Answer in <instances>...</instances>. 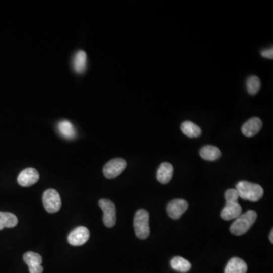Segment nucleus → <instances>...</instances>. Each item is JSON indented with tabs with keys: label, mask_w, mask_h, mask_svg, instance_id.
<instances>
[{
	"label": "nucleus",
	"mask_w": 273,
	"mask_h": 273,
	"mask_svg": "<svg viewBox=\"0 0 273 273\" xmlns=\"http://www.w3.org/2000/svg\"><path fill=\"white\" fill-rule=\"evenodd\" d=\"M256 218L257 214L254 211H248L245 214H241L231 226V233L236 236L244 235L254 224Z\"/></svg>",
	"instance_id": "1"
},
{
	"label": "nucleus",
	"mask_w": 273,
	"mask_h": 273,
	"mask_svg": "<svg viewBox=\"0 0 273 273\" xmlns=\"http://www.w3.org/2000/svg\"><path fill=\"white\" fill-rule=\"evenodd\" d=\"M236 190L240 198L251 202H257L263 196V189L260 185L248 181H240L237 184Z\"/></svg>",
	"instance_id": "2"
},
{
	"label": "nucleus",
	"mask_w": 273,
	"mask_h": 273,
	"mask_svg": "<svg viewBox=\"0 0 273 273\" xmlns=\"http://www.w3.org/2000/svg\"><path fill=\"white\" fill-rule=\"evenodd\" d=\"M149 213L146 210L136 211L133 220L135 233L139 239L145 240L150 235Z\"/></svg>",
	"instance_id": "3"
},
{
	"label": "nucleus",
	"mask_w": 273,
	"mask_h": 273,
	"mask_svg": "<svg viewBox=\"0 0 273 273\" xmlns=\"http://www.w3.org/2000/svg\"><path fill=\"white\" fill-rule=\"evenodd\" d=\"M43 204L46 211L49 214L58 212L61 207L59 193L54 189H48L43 193Z\"/></svg>",
	"instance_id": "4"
},
{
	"label": "nucleus",
	"mask_w": 273,
	"mask_h": 273,
	"mask_svg": "<svg viewBox=\"0 0 273 273\" xmlns=\"http://www.w3.org/2000/svg\"><path fill=\"white\" fill-rule=\"evenodd\" d=\"M99 206L103 212V220L107 228L113 227L116 223V208L115 204L107 199H102L99 201Z\"/></svg>",
	"instance_id": "5"
},
{
	"label": "nucleus",
	"mask_w": 273,
	"mask_h": 273,
	"mask_svg": "<svg viewBox=\"0 0 273 273\" xmlns=\"http://www.w3.org/2000/svg\"><path fill=\"white\" fill-rule=\"evenodd\" d=\"M127 167V162L121 158H115L108 162L103 167V175L108 179H113L122 173Z\"/></svg>",
	"instance_id": "6"
},
{
	"label": "nucleus",
	"mask_w": 273,
	"mask_h": 273,
	"mask_svg": "<svg viewBox=\"0 0 273 273\" xmlns=\"http://www.w3.org/2000/svg\"><path fill=\"white\" fill-rule=\"evenodd\" d=\"M188 209V202L183 199H175L169 202L167 213L170 218L178 220Z\"/></svg>",
	"instance_id": "7"
},
{
	"label": "nucleus",
	"mask_w": 273,
	"mask_h": 273,
	"mask_svg": "<svg viewBox=\"0 0 273 273\" xmlns=\"http://www.w3.org/2000/svg\"><path fill=\"white\" fill-rule=\"evenodd\" d=\"M90 238V232L86 227L79 226L70 232L67 241L71 245L81 246L85 244Z\"/></svg>",
	"instance_id": "8"
},
{
	"label": "nucleus",
	"mask_w": 273,
	"mask_h": 273,
	"mask_svg": "<svg viewBox=\"0 0 273 273\" xmlns=\"http://www.w3.org/2000/svg\"><path fill=\"white\" fill-rule=\"evenodd\" d=\"M40 175L34 168H28L20 172L18 177V183L22 187H30L39 181Z\"/></svg>",
	"instance_id": "9"
},
{
	"label": "nucleus",
	"mask_w": 273,
	"mask_h": 273,
	"mask_svg": "<svg viewBox=\"0 0 273 273\" xmlns=\"http://www.w3.org/2000/svg\"><path fill=\"white\" fill-rule=\"evenodd\" d=\"M262 127V122L260 118L254 117V118H250L247 122L243 124L242 127H241V131H242L244 136H247V138H251V136L257 134Z\"/></svg>",
	"instance_id": "10"
},
{
	"label": "nucleus",
	"mask_w": 273,
	"mask_h": 273,
	"mask_svg": "<svg viewBox=\"0 0 273 273\" xmlns=\"http://www.w3.org/2000/svg\"><path fill=\"white\" fill-rule=\"evenodd\" d=\"M242 212V208L238 202H226L221 211V218L223 220L229 221L238 218Z\"/></svg>",
	"instance_id": "11"
},
{
	"label": "nucleus",
	"mask_w": 273,
	"mask_h": 273,
	"mask_svg": "<svg viewBox=\"0 0 273 273\" xmlns=\"http://www.w3.org/2000/svg\"><path fill=\"white\" fill-rule=\"evenodd\" d=\"M174 168L169 163H163L157 170V178L159 182L166 184L172 180L173 176Z\"/></svg>",
	"instance_id": "12"
},
{
	"label": "nucleus",
	"mask_w": 273,
	"mask_h": 273,
	"mask_svg": "<svg viewBox=\"0 0 273 273\" xmlns=\"http://www.w3.org/2000/svg\"><path fill=\"white\" fill-rule=\"evenodd\" d=\"M247 263L238 257L232 258L225 268V273H247Z\"/></svg>",
	"instance_id": "13"
},
{
	"label": "nucleus",
	"mask_w": 273,
	"mask_h": 273,
	"mask_svg": "<svg viewBox=\"0 0 273 273\" xmlns=\"http://www.w3.org/2000/svg\"><path fill=\"white\" fill-rule=\"evenodd\" d=\"M58 132L60 134L67 140H72L74 139L76 136V128H75L72 122L67 120H62L58 123Z\"/></svg>",
	"instance_id": "14"
},
{
	"label": "nucleus",
	"mask_w": 273,
	"mask_h": 273,
	"mask_svg": "<svg viewBox=\"0 0 273 273\" xmlns=\"http://www.w3.org/2000/svg\"><path fill=\"white\" fill-rule=\"evenodd\" d=\"M199 154L207 161H215L221 157V151L217 147L207 145L201 149Z\"/></svg>",
	"instance_id": "15"
},
{
	"label": "nucleus",
	"mask_w": 273,
	"mask_h": 273,
	"mask_svg": "<svg viewBox=\"0 0 273 273\" xmlns=\"http://www.w3.org/2000/svg\"><path fill=\"white\" fill-rule=\"evenodd\" d=\"M181 131L188 138H198L202 133V130L197 124H194L190 121L183 122L181 125Z\"/></svg>",
	"instance_id": "16"
},
{
	"label": "nucleus",
	"mask_w": 273,
	"mask_h": 273,
	"mask_svg": "<svg viewBox=\"0 0 273 273\" xmlns=\"http://www.w3.org/2000/svg\"><path fill=\"white\" fill-rule=\"evenodd\" d=\"M17 217L9 212H0V230L5 228H13L17 226Z\"/></svg>",
	"instance_id": "17"
},
{
	"label": "nucleus",
	"mask_w": 273,
	"mask_h": 273,
	"mask_svg": "<svg viewBox=\"0 0 273 273\" xmlns=\"http://www.w3.org/2000/svg\"><path fill=\"white\" fill-rule=\"evenodd\" d=\"M171 266L175 271L179 272H187L191 268V264L187 259L181 256H175L171 260Z\"/></svg>",
	"instance_id": "18"
},
{
	"label": "nucleus",
	"mask_w": 273,
	"mask_h": 273,
	"mask_svg": "<svg viewBox=\"0 0 273 273\" xmlns=\"http://www.w3.org/2000/svg\"><path fill=\"white\" fill-rule=\"evenodd\" d=\"M73 65L75 71L79 74H82L85 71L87 67V54L85 51H79L75 55Z\"/></svg>",
	"instance_id": "19"
},
{
	"label": "nucleus",
	"mask_w": 273,
	"mask_h": 273,
	"mask_svg": "<svg viewBox=\"0 0 273 273\" xmlns=\"http://www.w3.org/2000/svg\"><path fill=\"white\" fill-rule=\"evenodd\" d=\"M261 88L260 79L256 76H251L247 80V92L250 95L254 96L259 92Z\"/></svg>",
	"instance_id": "20"
},
{
	"label": "nucleus",
	"mask_w": 273,
	"mask_h": 273,
	"mask_svg": "<svg viewBox=\"0 0 273 273\" xmlns=\"http://www.w3.org/2000/svg\"><path fill=\"white\" fill-rule=\"evenodd\" d=\"M23 259L25 263L28 265V268L41 265L42 261H43L42 256L40 254L31 251L25 253L24 254Z\"/></svg>",
	"instance_id": "21"
},
{
	"label": "nucleus",
	"mask_w": 273,
	"mask_h": 273,
	"mask_svg": "<svg viewBox=\"0 0 273 273\" xmlns=\"http://www.w3.org/2000/svg\"><path fill=\"white\" fill-rule=\"evenodd\" d=\"M226 202H238L239 195L236 189H229L225 194Z\"/></svg>",
	"instance_id": "22"
},
{
	"label": "nucleus",
	"mask_w": 273,
	"mask_h": 273,
	"mask_svg": "<svg viewBox=\"0 0 273 273\" xmlns=\"http://www.w3.org/2000/svg\"><path fill=\"white\" fill-rule=\"evenodd\" d=\"M261 55L264 58H268V59H272L273 58V48L271 47L270 49H265L261 52Z\"/></svg>",
	"instance_id": "23"
},
{
	"label": "nucleus",
	"mask_w": 273,
	"mask_h": 273,
	"mask_svg": "<svg viewBox=\"0 0 273 273\" xmlns=\"http://www.w3.org/2000/svg\"><path fill=\"white\" fill-rule=\"evenodd\" d=\"M43 271V266L41 265L37 266L29 267L30 273H42Z\"/></svg>",
	"instance_id": "24"
},
{
	"label": "nucleus",
	"mask_w": 273,
	"mask_h": 273,
	"mask_svg": "<svg viewBox=\"0 0 273 273\" xmlns=\"http://www.w3.org/2000/svg\"><path fill=\"white\" fill-rule=\"evenodd\" d=\"M269 240H270V241H271V244H272V243H273V230H271V232H270Z\"/></svg>",
	"instance_id": "25"
}]
</instances>
